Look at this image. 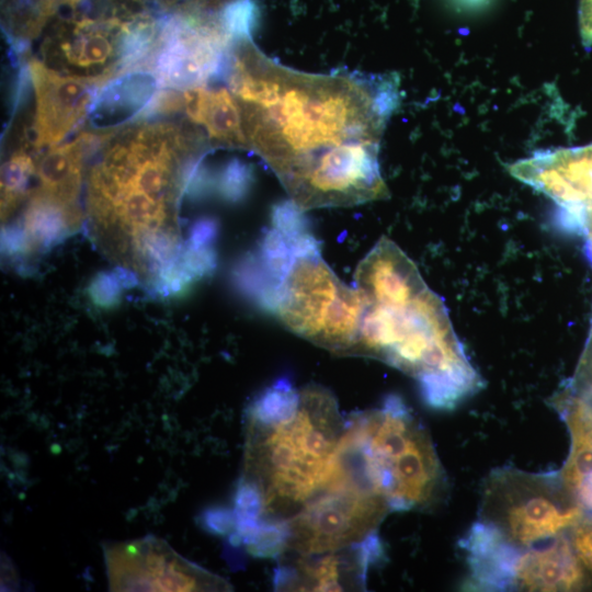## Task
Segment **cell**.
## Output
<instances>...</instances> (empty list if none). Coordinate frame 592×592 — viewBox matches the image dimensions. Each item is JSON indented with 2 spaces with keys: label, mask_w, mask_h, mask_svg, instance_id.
Here are the masks:
<instances>
[{
  "label": "cell",
  "mask_w": 592,
  "mask_h": 592,
  "mask_svg": "<svg viewBox=\"0 0 592 592\" xmlns=\"http://www.w3.org/2000/svg\"><path fill=\"white\" fill-rule=\"evenodd\" d=\"M224 79L239 103L248 149L275 172L298 209L380 195L379 143L398 102L392 77L300 72L243 36L231 46Z\"/></svg>",
  "instance_id": "6da1fadb"
},
{
  "label": "cell",
  "mask_w": 592,
  "mask_h": 592,
  "mask_svg": "<svg viewBox=\"0 0 592 592\" xmlns=\"http://www.w3.org/2000/svg\"><path fill=\"white\" fill-rule=\"evenodd\" d=\"M355 287L364 309L354 356L409 375L434 409H454L483 387L442 298L389 238L382 237L358 263Z\"/></svg>",
  "instance_id": "7a4b0ae2"
},
{
  "label": "cell",
  "mask_w": 592,
  "mask_h": 592,
  "mask_svg": "<svg viewBox=\"0 0 592 592\" xmlns=\"http://www.w3.org/2000/svg\"><path fill=\"white\" fill-rule=\"evenodd\" d=\"M345 426L325 387L283 378L248 412L242 480L259 494L262 522H284L325 485Z\"/></svg>",
  "instance_id": "3957f363"
},
{
  "label": "cell",
  "mask_w": 592,
  "mask_h": 592,
  "mask_svg": "<svg viewBox=\"0 0 592 592\" xmlns=\"http://www.w3.org/2000/svg\"><path fill=\"white\" fill-rule=\"evenodd\" d=\"M335 455L391 511L429 509L446 493L445 471L429 432L397 395L351 414Z\"/></svg>",
  "instance_id": "277c9868"
},
{
  "label": "cell",
  "mask_w": 592,
  "mask_h": 592,
  "mask_svg": "<svg viewBox=\"0 0 592 592\" xmlns=\"http://www.w3.org/2000/svg\"><path fill=\"white\" fill-rule=\"evenodd\" d=\"M269 287L261 298L294 333L342 356H354L364 300L322 260L303 232L274 230L263 243Z\"/></svg>",
  "instance_id": "5b68a950"
},
{
  "label": "cell",
  "mask_w": 592,
  "mask_h": 592,
  "mask_svg": "<svg viewBox=\"0 0 592 592\" xmlns=\"http://www.w3.org/2000/svg\"><path fill=\"white\" fill-rule=\"evenodd\" d=\"M138 0H83L69 8L42 43V62L68 76L106 86L127 72L147 70L166 14ZM61 9V8H60Z\"/></svg>",
  "instance_id": "8992f818"
},
{
  "label": "cell",
  "mask_w": 592,
  "mask_h": 592,
  "mask_svg": "<svg viewBox=\"0 0 592 592\" xmlns=\"http://www.w3.org/2000/svg\"><path fill=\"white\" fill-rule=\"evenodd\" d=\"M580 516L559 470L527 473L504 466L486 478L474 525L501 545L525 551L571 535Z\"/></svg>",
  "instance_id": "52a82bcc"
},
{
  "label": "cell",
  "mask_w": 592,
  "mask_h": 592,
  "mask_svg": "<svg viewBox=\"0 0 592 592\" xmlns=\"http://www.w3.org/2000/svg\"><path fill=\"white\" fill-rule=\"evenodd\" d=\"M470 587L486 591H559L579 589L587 574L571 535L546 547L515 551L471 525L460 539Z\"/></svg>",
  "instance_id": "ba28073f"
},
{
  "label": "cell",
  "mask_w": 592,
  "mask_h": 592,
  "mask_svg": "<svg viewBox=\"0 0 592 592\" xmlns=\"http://www.w3.org/2000/svg\"><path fill=\"white\" fill-rule=\"evenodd\" d=\"M389 512L387 501L372 489L350 479L334 480L286 520L284 551L314 555L352 546L377 533Z\"/></svg>",
  "instance_id": "9c48e42d"
},
{
  "label": "cell",
  "mask_w": 592,
  "mask_h": 592,
  "mask_svg": "<svg viewBox=\"0 0 592 592\" xmlns=\"http://www.w3.org/2000/svg\"><path fill=\"white\" fill-rule=\"evenodd\" d=\"M225 8L212 12L191 5L167 14L149 67L158 87L185 91L224 77L237 39L227 23Z\"/></svg>",
  "instance_id": "30bf717a"
},
{
  "label": "cell",
  "mask_w": 592,
  "mask_h": 592,
  "mask_svg": "<svg viewBox=\"0 0 592 592\" xmlns=\"http://www.w3.org/2000/svg\"><path fill=\"white\" fill-rule=\"evenodd\" d=\"M112 591H229L223 578L201 568L155 536L103 545Z\"/></svg>",
  "instance_id": "8fae6325"
},
{
  "label": "cell",
  "mask_w": 592,
  "mask_h": 592,
  "mask_svg": "<svg viewBox=\"0 0 592 592\" xmlns=\"http://www.w3.org/2000/svg\"><path fill=\"white\" fill-rule=\"evenodd\" d=\"M508 169L555 203L562 228L592 239V144L537 151Z\"/></svg>",
  "instance_id": "7c38bea8"
},
{
  "label": "cell",
  "mask_w": 592,
  "mask_h": 592,
  "mask_svg": "<svg viewBox=\"0 0 592 592\" xmlns=\"http://www.w3.org/2000/svg\"><path fill=\"white\" fill-rule=\"evenodd\" d=\"M27 67L36 100L31 141L41 150L58 145L80 126L105 86L62 75L37 59H31Z\"/></svg>",
  "instance_id": "4fadbf2b"
},
{
  "label": "cell",
  "mask_w": 592,
  "mask_h": 592,
  "mask_svg": "<svg viewBox=\"0 0 592 592\" xmlns=\"http://www.w3.org/2000/svg\"><path fill=\"white\" fill-rule=\"evenodd\" d=\"M377 533L352 546L333 551L291 557L280 565L274 587L292 591H345L365 588L372 566L383 558Z\"/></svg>",
  "instance_id": "5bb4252c"
},
{
  "label": "cell",
  "mask_w": 592,
  "mask_h": 592,
  "mask_svg": "<svg viewBox=\"0 0 592 592\" xmlns=\"http://www.w3.org/2000/svg\"><path fill=\"white\" fill-rule=\"evenodd\" d=\"M113 133L114 129L83 132L69 143L50 147L36 163L38 190L76 205L84 158L101 148Z\"/></svg>",
  "instance_id": "9a60e30c"
},
{
  "label": "cell",
  "mask_w": 592,
  "mask_h": 592,
  "mask_svg": "<svg viewBox=\"0 0 592 592\" xmlns=\"http://www.w3.org/2000/svg\"><path fill=\"white\" fill-rule=\"evenodd\" d=\"M557 411L571 437L568 459L559 473L580 509L578 525L592 533V413L573 402L560 405Z\"/></svg>",
  "instance_id": "2e32d148"
},
{
  "label": "cell",
  "mask_w": 592,
  "mask_h": 592,
  "mask_svg": "<svg viewBox=\"0 0 592 592\" xmlns=\"http://www.w3.org/2000/svg\"><path fill=\"white\" fill-rule=\"evenodd\" d=\"M190 122L204 127L215 145L248 149L239 103L226 88L183 91V110Z\"/></svg>",
  "instance_id": "e0dca14e"
},
{
  "label": "cell",
  "mask_w": 592,
  "mask_h": 592,
  "mask_svg": "<svg viewBox=\"0 0 592 592\" xmlns=\"http://www.w3.org/2000/svg\"><path fill=\"white\" fill-rule=\"evenodd\" d=\"M80 218L77 205L37 190L24 213L23 226L34 248L49 249L73 230Z\"/></svg>",
  "instance_id": "ac0fdd59"
},
{
  "label": "cell",
  "mask_w": 592,
  "mask_h": 592,
  "mask_svg": "<svg viewBox=\"0 0 592 592\" xmlns=\"http://www.w3.org/2000/svg\"><path fill=\"white\" fill-rule=\"evenodd\" d=\"M156 87L151 72L126 73L99 93L90 112L95 117L118 113L134 118L152 98Z\"/></svg>",
  "instance_id": "d6986e66"
},
{
  "label": "cell",
  "mask_w": 592,
  "mask_h": 592,
  "mask_svg": "<svg viewBox=\"0 0 592 592\" xmlns=\"http://www.w3.org/2000/svg\"><path fill=\"white\" fill-rule=\"evenodd\" d=\"M83 0H5L4 27L15 37H36L55 13Z\"/></svg>",
  "instance_id": "ffe728a7"
},
{
  "label": "cell",
  "mask_w": 592,
  "mask_h": 592,
  "mask_svg": "<svg viewBox=\"0 0 592 592\" xmlns=\"http://www.w3.org/2000/svg\"><path fill=\"white\" fill-rule=\"evenodd\" d=\"M140 262L155 274L164 265L178 261L179 238L172 228H137L130 234Z\"/></svg>",
  "instance_id": "44dd1931"
},
{
  "label": "cell",
  "mask_w": 592,
  "mask_h": 592,
  "mask_svg": "<svg viewBox=\"0 0 592 592\" xmlns=\"http://www.w3.org/2000/svg\"><path fill=\"white\" fill-rule=\"evenodd\" d=\"M36 163L31 153L21 148L3 163L1 172V216L5 218L23 198Z\"/></svg>",
  "instance_id": "7402d4cb"
},
{
  "label": "cell",
  "mask_w": 592,
  "mask_h": 592,
  "mask_svg": "<svg viewBox=\"0 0 592 592\" xmlns=\"http://www.w3.org/2000/svg\"><path fill=\"white\" fill-rule=\"evenodd\" d=\"M562 388L592 412V327L577 369Z\"/></svg>",
  "instance_id": "603a6c76"
},
{
  "label": "cell",
  "mask_w": 592,
  "mask_h": 592,
  "mask_svg": "<svg viewBox=\"0 0 592 592\" xmlns=\"http://www.w3.org/2000/svg\"><path fill=\"white\" fill-rule=\"evenodd\" d=\"M122 289L113 272H100L90 282L88 295L95 306L109 309L118 304Z\"/></svg>",
  "instance_id": "cb8c5ba5"
},
{
  "label": "cell",
  "mask_w": 592,
  "mask_h": 592,
  "mask_svg": "<svg viewBox=\"0 0 592 592\" xmlns=\"http://www.w3.org/2000/svg\"><path fill=\"white\" fill-rule=\"evenodd\" d=\"M181 263L193 278H200L215 269V252L210 247L195 248L189 246L182 255Z\"/></svg>",
  "instance_id": "d4e9b609"
},
{
  "label": "cell",
  "mask_w": 592,
  "mask_h": 592,
  "mask_svg": "<svg viewBox=\"0 0 592 592\" xmlns=\"http://www.w3.org/2000/svg\"><path fill=\"white\" fill-rule=\"evenodd\" d=\"M202 526L215 535H230L235 531V516L232 509L210 508L205 510L201 516Z\"/></svg>",
  "instance_id": "484cf974"
},
{
  "label": "cell",
  "mask_w": 592,
  "mask_h": 592,
  "mask_svg": "<svg viewBox=\"0 0 592 592\" xmlns=\"http://www.w3.org/2000/svg\"><path fill=\"white\" fill-rule=\"evenodd\" d=\"M34 248L23 225L7 226L2 229L1 250L7 255H22Z\"/></svg>",
  "instance_id": "4316f807"
},
{
  "label": "cell",
  "mask_w": 592,
  "mask_h": 592,
  "mask_svg": "<svg viewBox=\"0 0 592 592\" xmlns=\"http://www.w3.org/2000/svg\"><path fill=\"white\" fill-rule=\"evenodd\" d=\"M248 183V172L240 162H231L225 169L220 180L223 195L231 201L238 200Z\"/></svg>",
  "instance_id": "83f0119b"
},
{
  "label": "cell",
  "mask_w": 592,
  "mask_h": 592,
  "mask_svg": "<svg viewBox=\"0 0 592 592\" xmlns=\"http://www.w3.org/2000/svg\"><path fill=\"white\" fill-rule=\"evenodd\" d=\"M216 224L212 219H201L191 229L189 246L195 248L209 247L216 236Z\"/></svg>",
  "instance_id": "f1b7e54d"
},
{
  "label": "cell",
  "mask_w": 592,
  "mask_h": 592,
  "mask_svg": "<svg viewBox=\"0 0 592 592\" xmlns=\"http://www.w3.org/2000/svg\"><path fill=\"white\" fill-rule=\"evenodd\" d=\"M578 19L582 45L590 48L592 46V0L579 1Z\"/></svg>",
  "instance_id": "f546056e"
},
{
  "label": "cell",
  "mask_w": 592,
  "mask_h": 592,
  "mask_svg": "<svg viewBox=\"0 0 592 592\" xmlns=\"http://www.w3.org/2000/svg\"><path fill=\"white\" fill-rule=\"evenodd\" d=\"M123 288H130L137 284L136 275L126 269L116 267L112 271Z\"/></svg>",
  "instance_id": "4dcf8cb0"
},
{
  "label": "cell",
  "mask_w": 592,
  "mask_h": 592,
  "mask_svg": "<svg viewBox=\"0 0 592 592\" xmlns=\"http://www.w3.org/2000/svg\"><path fill=\"white\" fill-rule=\"evenodd\" d=\"M585 250H587V253H588L590 260L592 261V240H587L585 241Z\"/></svg>",
  "instance_id": "1f68e13d"
}]
</instances>
